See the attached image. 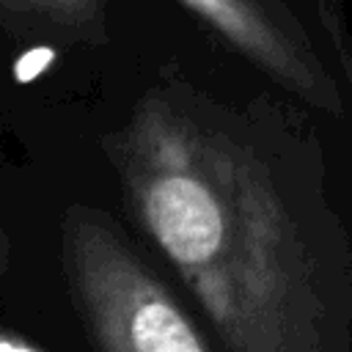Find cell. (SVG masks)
<instances>
[{
	"instance_id": "cell-1",
	"label": "cell",
	"mask_w": 352,
	"mask_h": 352,
	"mask_svg": "<svg viewBox=\"0 0 352 352\" xmlns=\"http://www.w3.org/2000/svg\"><path fill=\"white\" fill-rule=\"evenodd\" d=\"M116 162L129 209L223 352H333L316 258L267 165L214 113L151 91Z\"/></svg>"
},
{
	"instance_id": "cell-2",
	"label": "cell",
	"mask_w": 352,
	"mask_h": 352,
	"mask_svg": "<svg viewBox=\"0 0 352 352\" xmlns=\"http://www.w3.org/2000/svg\"><path fill=\"white\" fill-rule=\"evenodd\" d=\"M63 270L96 352H209L170 289L94 209L60 223Z\"/></svg>"
},
{
	"instance_id": "cell-3",
	"label": "cell",
	"mask_w": 352,
	"mask_h": 352,
	"mask_svg": "<svg viewBox=\"0 0 352 352\" xmlns=\"http://www.w3.org/2000/svg\"><path fill=\"white\" fill-rule=\"evenodd\" d=\"M192 14L206 19L220 36H226L236 50L253 58L258 66L272 72L289 85L314 94L316 80L283 30L267 16L256 0H179Z\"/></svg>"
},
{
	"instance_id": "cell-4",
	"label": "cell",
	"mask_w": 352,
	"mask_h": 352,
	"mask_svg": "<svg viewBox=\"0 0 352 352\" xmlns=\"http://www.w3.org/2000/svg\"><path fill=\"white\" fill-rule=\"evenodd\" d=\"M0 3L19 14L41 16L55 25L63 28L69 25L77 30H88V25L99 22L102 14V0H0Z\"/></svg>"
},
{
	"instance_id": "cell-5",
	"label": "cell",
	"mask_w": 352,
	"mask_h": 352,
	"mask_svg": "<svg viewBox=\"0 0 352 352\" xmlns=\"http://www.w3.org/2000/svg\"><path fill=\"white\" fill-rule=\"evenodd\" d=\"M55 58H58V52H55L50 44H36V47L25 50V52L16 58V63H14V80L22 82V85L38 80V77L55 63Z\"/></svg>"
},
{
	"instance_id": "cell-6",
	"label": "cell",
	"mask_w": 352,
	"mask_h": 352,
	"mask_svg": "<svg viewBox=\"0 0 352 352\" xmlns=\"http://www.w3.org/2000/svg\"><path fill=\"white\" fill-rule=\"evenodd\" d=\"M6 267H8V242H6V234L0 228V275L6 272Z\"/></svg>"
}]
</instances>
